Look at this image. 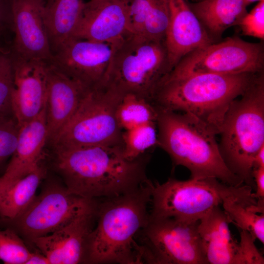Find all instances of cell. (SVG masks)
Here are the masks:
<instances>
[{
  "mask_svg": "<svg viewBox=\"0 0 264 264\" xmlns=\"http://www.w3.org/2000/svg\"><path fill=\"white\" fill-rule=\"evenodd\" d=\"M98 204L94 200L59 229L31 242L50 264L86 263L88 239L94 227Z\"/></svg>",
  "mask_w": 264,
  "mask_h": 264,
  "instance_id": "cell-14",
  "label": "cell"
},
{
  "mask_svg": "<svg viewBox=\"0 0 264 264\" xmlns=\"http://www.w3.org/2000/svg\"><path fill=\"white\" fill-rule=\"evenodd\" d=\"M47 175L42 162L0 194V219L13 220L21 215L36 197L38 188Z\"/></svg>",
  "mask_w": 264,
  "mask_h": 264,
  "instance_id": "cell-24",
  "label": "cell"
},
{
  "mask_svg": "<svg viewBox=\"0 0 264 264\" xmlns=\"http://www.w3.org/2000/svg\"><path fill=\"white\" fill-rule=\"evenodd\" d=\"M169 22L166 0H129V33L165 41Z\"/></svg>",
  "mask_w": 264,
  "mask_h": 264,
  "instance_id": "cell-23",
  "label": "cell"
},
{
  "mask_svg": "<svg viewBox=\"0 0 264 264\" xmlns=\"http://www.w3.org/2000/svg\"><path fill=\"white\" fill-rule=\"evenodd\" d=\"M219 144L229 168L244 184L255 189L252 176L254 158L264 146V75L231 104L224 117Z\"/></svg>",
  "mask_w": 264,
  "mask_h": 264,
  "instance_id": "cell-5",
  "label": "cell"
},
{
  "mask_svg": "<svg viewBox=\"0 0 264 264\" xmlns=\"http://www.w3.org/2000/svg\"><path fill=\"white\" fill-rule=\"evenodd\" d=\"M53 170L72 193L96 200L131 192L147 182L148 155L129 160L122 146L52 147Z\"/></svg>",
  "mask_w": 264,
  "mask_h": 264,
  "instance_id": "cell-1",
  "label": "cell"
},
{
  "mask_svg": "<svg viewBox=\"0 0 264 264\" xmlns=\"http://www.w3.org/2000/svg\"><path fill=\"white\" fill-rule=\"evenodd\" d=\"M231 223L264 243V201L229 198L221 204Z\"/></svg>",
  "mask_w": 264,
  "mask_h": 264,
  "instance_id": "cell-25",
  "label": "cell"
},
{
  "mask_svg": "<svg viewBox=\"0 0 264 264\" xmlns=\"http://www.w3.org/2000/svg\"><path fill=\"white\" fill-rule=\"evenodd\" d=\"M47 139L45 105L37 116L20 127L15 150L1 176L8 187L42 162Z\"/></svg>",
  "mask_w": 264,
  "mask_h": 264,
  "instance_id": "cell-19",
  "label": "cell"
},
{
  "mask_svg": "<svg viewBox=\"0 0 264 264\" xmlns=\"http://www.w3.org/2000/svg\"><path fill=\"white\" fill-rule=\"evenodd\" d=\"M112 46L111 57L102 84L124 94L132 93L152 103L172 70L165 41L128 33Z\"/></svg>",
  "mask_w": 264,
  "mask_h": 264,
  "instance_id": "cell-6",
  "label": "cell"
},
{
  "mask_svg": "<svg viewBox=\"0 0 264 264\" xmlns=\"http://www.w3.org/2000/svg\"><path fill=\"white\" fill-rule=\"evenodd\" d=\"M166 1L169 22L165 44L172 70L189 53L216 42L209 36L191 9L187 0Z\"/></svg>",
  "mask_w": 264,
  "mask_h": 264,
  "instance_id": "cell-17",
  "label": "cell"
},
{
  "mask_svg": "<svg viewBox=\"0 0 264 264\" xmlns=\"http://www.w3.org/2000/svg\"><path fill=\"white\" fill-rule=\"evenodd\" d=\"M19 129L13 115H0V172L4 173L14 153Z\"/></svg>",
  "mask_w": 264,
  "mask_h": 264,
  "instance_id": "cell-30",
  "label": "cell"
},
{
  "mask_svg": "<svg viewBox=\"0 0 264 264\" xmlns=\"http://www.w3.org/2000/svg\"><path fill=\"white\" fill-rule=\"evenodd\" d=\"M31 253L15 231L0 230V260L4 264H25Z\"/></svg>",
  "mask_w": 264,
  "mask_h": 264,
  "instance_id": "cell-28",
  "label": "cell"
},
{
  "mask_svg": "<svg viewBox=\"0 0 264 264\" xmlns=\"http://www.w3.org/2000/svg\"><path fill=\"white\" fill-rule=\"evenodd\" d=\"M88 90L47 62L45 102L47 146L53 143L70 120Z\"/></svg>",
  "mask_w": 264,
  "mask_h": 264,
  "instance_id": "cell-18",
  "label": "cell"
},
{
  "mask_svg": "<svg viewBox=\"0 0 264 264\" xmlns=\"http://www.w3.org/2000/svg\"><path fill=\"white\" fill-rule=\"evenodd\" d=\"M25 264H50L47 258L42 253L32 252Z\"/></svg>",
  "mask_w": 264,
  "mask_h": 264,
  "instance_id": "cell-35",
  "label": "cell"
},
{
  "mask_svg": "<svg viewBox=\"0 0 264 264\" xmlns=\"http://www.w3.org/2000/svg\"><path fill=\"white\" fill-rule=\"evenodd\" d=\"M8 188V186L4 181L1 176H0V194L3 192L6 189Z\"/></svg>",
  "mask_w": 264,
  "mask_h": 264,
  "instance_id": "cell-37",
  "label": "cell"
},
{
  "mask_svg": "<svg viewBox=\"0 0 264 264\" xmlns=\"http://www.w3.org/2000/svg\"><path fill=\"white\" fill-rule=\"evenodd\" d=\"M157 122L143 124L123 131L122 150L129 160L136 159L149 149L158 146Z\"/></svg>",
  "mask_w": 264,
  "mask_h": 264,
  "instance_id": "cell-27",
  "label": "cell"
},
{
  "mask_svg": "<svg viewBox=\"0 0 264 264\" xmlns=\"http://www.w3.org/2000/svg\"><path fill=\"white\" fill-rule=\"evenodd\" d=\"M230 223L220 206L212 208L198 221V231L208 264H240L239 242L231 234Z\"/></svg>",
  "mask_w": 264,
  "mask_h": 264,
  "instance_id": "cell-20",
  "label": "cell"
},
{
  "mask_svg": "<svg viewBox=\"0 0 264 264\" xmlns=\"http://www.w3.org/2000/svg\"><path fill=\"white\" fill-rule=\"evenodd\" d=\"M112 53L111 44L71 38L52 53L49 62L87 89L101 84Z\"/></svg>",
  "mask_w": 264,
  "mask_h": 264,
  "instance_id": "cell-12",
  "label": "cell"
},
{
  "mask_svg": "<svg viewBox=\"0 0 264 264\" xmlns=\"http://www.w3.org/2000/svg\"><path fill=\"white\" fill-rule=\"evenodd\" d=\"M257 167H264V146L260 149L254 159L252 169Z\"/></svg>",
  "mask_w": 264,
  "mask_h": 264,
  "instance_id": "cell-36",
  "label": "cell"
},
{
  "mask_svg": "<svg viewBox=\"0 0 264 264\" xmlns=\"http://www.w3.org/2000/svg\"><path fill=\"white\" fill-rule=\"evenodd\" d=\"M240 264H264V258L255 244L256 239L246 231L238 229Z\"/></svg>",
  "mask_w": 264,
  "mask_h": 264,
  "instance_id": "cell-32",
  "label": "cell"
},
{
  "mask_svg": "<svg viewBox=\"0 0 264 264\" xmlns=\"http://www.w3.org/2000/svg\"><path fill=\"white\" fill-rule=\"evenodd\" d=\"M195 1H196V2L197 1H201V0H194Z\"/></svg>",
  "mask_w": 264,
  "mask_h": 264,
  "instance_id": "cell-40",
  "label": "cell"
},
{
  "mask_svg": "<svg viewBox=\"0 0 264 264\" xmlns=\"http://www.w3.org/2000/svg\"><path fill=\"white\" fill-rule=\"evenodd\" d=\"M264 67L263 42L252 43L234 36L189 53L164 80L199 74L258 73L264 71Z\"/></svg>",
  "mask_w": 264,
  "mask_h": 264,
  "instance_id": "cell-10",
  "label": "cell"
},
{
  "mask_svg": "<svg viewBox=\"0 0 264 264\" xmlns=\"http://www.w3.org/2000/svg\"><path fill=\"white\" fill-rule=\"evenodd\" d=\"M242 34L261 39H264V0L259 1L256 5L247 13L237 25Z\"/></svg>",
  "mask_w": 264,
  "mask_h": 264,
  "instance_id": "cell-31",
  "label": "cell"
},
{
  "mask_svg": "<svg viewBox=\"0 0 264 264\" xmlns=\"http://www.w3.org/2000/svg\"><path fill=\"white\" fill-rule=\"evenodd\" d=\"M260 73L199 74L165 79L152 103L158 109L189 113L219 134L232 103Z\"/></svg>",
  "mask_w": 264,
  "mask_h": 264,
  "instance_id": "cell-3",
  "label": "cell"
},
{
  "mask_svg": "<svg viewBox=\"0 0 264 264\" xmlns=\"http://www.w3.org/2000/svg\"><path fill=\"white\" fill-rule=\"evenodd\" d=\"M94 200L76 195L62 182L51 179L21 215L11 220L0 219V224L31 242L59 229Z\"/></svg>",
  "mask_w": 264,
  "mask_h": 264,
  "instance_id": "cell-11",
  "label": "cell"
},
{
  "mask_svg": "<svg viewBox=\"0 0 264 264\" xmlns=\"http://www.w3.org/2000/svg\"><path fill=\"white\" fill-rule=\"evenodd\" d=\"M48 0H45V2H46V1H47Z\"/></svg>",
  "mask_w": 264,
  "mask_h": 264,
  "instance_id": "cell-41",
  "label": "cell"
},
{
  "mask_svg": "<svg viewBox=\"0 0 264 264\" xmlns=\"http://www.w3.org/2000/svg\"><path fill=\"white\" fill-rule=\"evenodd\" d=\"M197 222L149 216L137 236L143 262L155 264H207Z\"/></svg>",
  "mask_w": 264,
  "mask_h": 264,
  "instance_id": "cell-9",
  "label": "cell"
},
{
  "mask_svg": "<svg viewBox=\"0 0 264 264\" xmlns=\"http://www.w3.org/2000/svg\"><path fill=\"white\" fill-rule=\"evenodd\" d=\"M13 59L11 50L0 46V115H13Z\"/></svg>",
  "mask_w": 264,
  "mask_h": 264,
  "instance_id": "cell-29",
  "label": "cell"
},
{
  "mask_svg": "<svg viewBox=\"0 0 264 264\" xmlns=\"http://www.w3.org/2000/svg\"><path fill=\"white\" fill-rule=\"evenodd\" d=\"M45 0H11L12 53L28 60L50 62L52 53L44 19Z\"/></svg>",
  "mask_w": 264,
  "mask_h": 264,
  "instance_id": "cell-13",
  "label": "cell"
},
{
  "mask_svg": "<svg viewBox=\"0 0 264 264\" xmlns=\"http://www.w3.org/2000/svg\"><path fill=\"white\" fill-rule=\"evenodd\" d=\"M157 110L158 146L175 166L187 168L191 178H215L234 186L244 184L226 165L216 134L204 124L187 113Z\"/></svg>",
  "mask_w": 264,
  "mask_h": 264,
  "instance_id": "cell-4",
  "label": "cell"
},
{
  "mask_svg": "<svg viewBox=\"0 0 264 264\" xmlns=\"http://www.w3.org/2000/svg\"><path fill=\"white\" fill-rule=\"evenodd\" d=\"M188 3L209 36L217 42L247 13L242 0H203Z\"/></svg>",
  "mask_w": 264,
  "mask_h": 264,
  "instance_id": "cell-21",
  "label": "cell"
},
{
  "mask_svg": "<svg viewBox=\"0 0 264 264\" xmlns=\"http://www.w3.org/2000/svg\"><path fill=\"white\" fill-rule=\"evenodd\" d=\"M117 118L123 131L157 122V110L152 103L132 93L125 94L117 109Z\"/></svg>",
  "mask_w": 264,
  "mask_h": 264,
  "instance_id": "cell-26",
  "label": "cell"
},
{
  "mask_svg": "<svg viewBox=\"0 0 264 264\" xmlns=\"http://www.w3.org/2000/svg\"><path fill=\"white\" fill-rule=\"evenodd\" d=\"M129 0L86 2L82 18L72 38L113 44L129 33Z\"/></svg>",
  "mask_w": 264,
  "mask_h": 264,
  "instance_id": "cell-16",
  "label": "cell"
},
{
  "mask_svg": "<svg viewBox=\"0 0 264 264\" xmlns=\"http://www.w3.org/2000/svg\"><path fill=\"white\" fill-rule=\"evenodd\" d=\"M252 176L255 184L253 196L257 200L264 201V167L253 168Z\"/></svg>",
  "mask_w": 264,
  "mask_h": 264,
  "instance_id": "cell-33",
  "label": "cell"
},
{
  "mask_svg": "<svg viewBox=\"0 0 264 264\" xmlns=\"http://www.w3.org/2000/svg\"><path fill=\"white\" fill-rule=\"evenodd\" d=\"M124 95L104 84L88 90L50 148L122 147L116 112Z\"/></svg>",
  "mask_w": 264,
  "mask_h": 264,
  "instance_id": "cell-8",
  "label": "cell"
},
{
  "mask_svg": "<svg viewBox=\"0 0 264 264\" xmlns=\"http://www.w3.org/2000/svg\"><path fill=\"white\" fill-rule=\"evenodd\" d=\"M245 4L247 6L250 3L255 1H260L263 0H242Z\"/></svg>",
  "mask_w": 264,
  "mask_h": 264,
  "instance_id": "cell-38",
  "label": "cell"
},
{
  "mask_svg": "<svg viewBox=\"0 0 264 264\" xmlns=\"http://www.w3.org/2000/svg\"><path fill=\"white\" fill-rule=\"evenodd\" d=\"M153 184L149 180L135 190L98 203L86 263H143L135 239L148 220Z\"/></svg>",
  "mask_w": 264,
  "mask_h": 264,
  "instance_id": "cell-2",
  "label": "cell"
},
{
  "mask_svg": "<svg viewBox=\"0 0 264 264\" xmlns=\"http://www.w3.org/2000/svg\"><path fill=\"white\" fill-rule=\"evenodd\" d=\"M83 0H48L44 19L52 53L72 38L82 18Z\"/></svg>",
  "mask_w": 264,
  "mask_h": 264,
  "instance_id": "cell-22",
  "label": "cell"
},
{
  "mask_svg": "<svg viewBox=\"0 0 264 264\" xmlns=\"http://www.w3.org/2000/svg\"><path fill=\"white\" fill-rule=\"evenodd\" d=\"M99 0H90L89 1L91 2H96Z\"/></svg>",
  "mask_w": 264,
  "mask_h": 264,
  "instance_id": "cell-39",
  "label": "cell"
},
{
  "mask_svg": "<svg viewBox=\"0 0 264 264\" xmlns=\"http://www.w3.org/2000/svg\"><path fill=\"white\" fill-rule=\"evenodd\" d=\"M252 190L245 184L231 186L212 177L186 180L170 178L162 184H153L149 216L197 222L229 198L256 202Z\"/></svg>",
  "mask_w": 264,
  "mask_h": 264,
  "instance_id": "cell-7",
  "label": "cell"
},
{
  "mask_svg": "<svg viewBox=\"0 0 264 264\" xmlns=\"http://www.w3.org/2000/svg\"><path fill=\"white\" fill-rule=\"evenodd\" d=\"M6 27L11 29V0H0V33Z\"/></svg>",
  "mask_w": 264,
  "mask_h": 264,
  "instance_id": "cell-34",
  "label": "cell"
},
{
  "mask_svg": "<svg viewBox=\"0 0 264 264\" xmlns=\"http://www.w3.org/2000/svg\"><path fill=\"white\" fill-rule=\"evenodd\" d=\"M12 54V111L20 127L37 116L45 107L48 62L25 59Z\"/></svg>",
  "mask_w": 264,
  "mask_h": 264,
  "instance_id": "cell-15",
  "label": "cell"
}]
</instances>
